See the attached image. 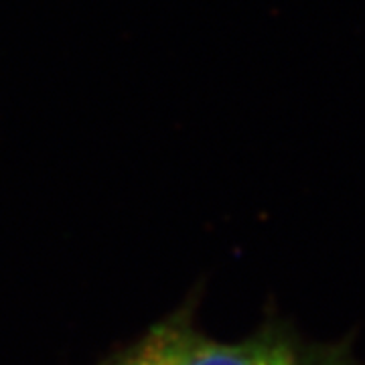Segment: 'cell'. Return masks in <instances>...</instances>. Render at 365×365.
Wrapping results in <instances>:
<instances>
[{
	"mask_svg": "<svg viewBox=\"0 0 365 365\" xmlns=\"http://www.w3.org/2000/svg\"><path fill=\"white\" fill-rule=\"evenodd\" d=\"M185 365H359L353 335L319 341L302 335L280 314L237 339H215L201 329Z\"/></svg>",
	"mask_w": 365,
	"mask_h": 365,
	"instance_id": "6da1fadb",
	"label": "cell"
},
{
	"mask_svg": "<svg viewBox=\"0 0 365 365\" xmlns=\"http://www.w3.org/2000/svg\"><path fill=\"white\" fill-rule=\"evenodd\" d=\"M197 333V297H189L132 343L96 365H185Z\"/></svg>",
	"mask_w": 365,
	"mask_h": 365,
	"instance_id": "7a4b0ae2",
	"label": "cell"
}]
</instances>
